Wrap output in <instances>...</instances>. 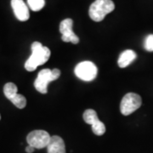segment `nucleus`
<instances>
[{
  "label": "nucleus",
  "instance_id": "obj_13",
  "mask_svg": "<svg viewBox=\"0 0 153 153\" xmlns=\"http://www.w3.org/2000/svg\"><path fill=\"white\" fill-rule=\"evenodd\" d=\"M10 101L19 109H23L27 105V99L20 94H17L15 97L11 99Z\"/></svg>",
  "mask_w": 153,
  "mask_h": 153
},
{
  "label": "nucleus",
  "instance_id": "obj_17",
  "mask_svg": "<svg viewBox=\"0 0 153 153\" xmlns=\"http://www.w3.org/2000/svg\"><path fill=\"white\" fill-rule=\"evenodd\" d=\"M0 119H1V117H0Z\"/></svg>",
  "mask_w": 153,
  "mask_h": 153
},
{
  "label": "nucleus",
  "instance_id": "obj_2",
  "mask_svg": "<svg viewBox=\"0 0 153 153\" xmlns=\"http://www.w3.org/2000/svg\"><path fill=\"white\" fill-rule=\"evenodd\" d=\"M114 9L115 4L111 0H95L89 7L88 15L94 22H100Z\"/></svg>",
  "mask_w": 153,
  "mask_h": 153
},
{
  "label": "nucleus",
  "instance_id": "obj_15",
  "mask_svg": "<svg viewBox=\"0 0 153 153\" xmlns=\"http://www.w3.org/2000/svg\"><path fill=\"white\" fill-rule=\"evenodd\" d=\"M145 49L149 52H153V34L148 35L145 40Z\"/></svg>",
  "mask_w": 153,
  "mask_h": 153
},
{
  "label": "nucleus",
  "instance_id": "obj_4",
  "mask_svg": "<svg viewBox=\"0 0 153 153\" xmlns=\"http://www.w3.org/2000/svg\"><path fill=\"white\" fill-rule=\"evenodd\" d=\"M142 104L141 97L135 93H128L124 95L120 104L121 113L128 116L138 110Z\"/></svg>",
  "mask_w": 153,
  "mask_h": 153
},
{
  "label": "nucleus",
  "instance_id": "obj_12",
  "mask_svg": "<svg viewBox=\"0 0 153 153\" xmlns=\"http://www.w3.org/2000/svg\"><path fill=\"white\" fill-rule=\"evenodd\" d=\"M4 93L6 98L10 100L13 97H15L17 94V86L13 82H8L4 87Z\"/></svg>",
  "mask_w": 153,
  "mask_h": 153
},
{
  "label": "nucleus",
  "instance_id": "obj_14",
  "mask_svg": "<svg viewBox=\"0 0 153 153\" xmlns=\"http://www.w3.org/2000/svg\"><path fill=\"white\" fill-rule=\"evenodd\" d=\"M29 8L33 11L41 10L45 5L44 0H27Z\"/></svg>",
  "mask_w": 153,
  "mask_h": 153
},
{
  "label": "nucleus",
  "instance_id": "obj_5",
  "mask_svg": "<svg viewBox=\"0 0 153 153\" xmlns=\"http://www.w3.org/2000/svg\"><path fill=\"white\" fill-rule=\"evenodd\" d=\"M75 75L79 79L86 82H90L97 76V67L91 61H82L75 67Z\"/></svg>",
  "mask_w": 153,
  "mask_h": 153
},
{
  "label": "nucleus",
  "instance_id": "obj_3",
  "mask_svg": "<svg viewBox=\"0 0 153 153\" xmlns=\"http://www.w3.org/2000/svg\"><path fill=\"white\" fill-rule=\"evenodd\" d=\"M60 76V71L55 69H43L38 72V76L34 82V87L39 93L47 94L48 85L50 82L55 81Z\"/></svg>",
  "mask_w": 153,
  "mask_h": 153
},
{
  "label": "nucleus",
  "instance_id": "obj_11",
  "mask_svg": "<svg viewBox=\"0 0 153 153\" xmlns=\"http://www.w3.org/2000/svg\"><path fill=\"white\" fill-rule=\"evenodd\" d=\"M136 53L132 49H127L123 51L119 56L117 64L121 68H125L128 65H130L134 60L136 59Z\"/></svg>",
  "mask_w": 153,
  "mask_h": 153
},
{
  "label": "nucleus",
  "instance_id": "obj_9",
  "mask_svg": "<svg viewBox=\"0 0 153 153\" xmlns=\"http://www.w3.org/2000/svg\"><path fill=\"white\" fill-rule=\"evenodd\" d=\"M11 6L15 16L19 21L26 22L29 19V10L23 0H11Z\"/></svg>",
  "mask_w": 153,
  "mask_h": 153
},
{
  "label": "nucleus",
  "instance_id": "obj_8",
  "mask_svg": "<svg viewBox=\"0 0 153 153\" xmlns=\"http://www.w3.org/2000/svg\"><path fill=\"white\" fill-rule=\"evenodd\" d=\"M73 22L71 19H65L60 24V32L62 34L61 39L66 43L76 44L79 43V38L72 31Z\"/></svg>",
  "mask_w": 153,
  "mask_h": 153
},
{
  "label": "nucleus",
  "instance_id": "obj_10",
  "mask_svg": "<svg viewBox=\"0 0 153 153\" xmlns=\"http://www.w3.org/2000/svg\"><path fill=\"white\" fill-rule=\"evenodd\" d=\"M48 153H66L65 142L62 138L54 135L50 138V141L47 146Z\"/></svg>",
  "mask_w": 153,
  "mask_h": 153
},
{
  "label": "nucleus",
  "instance_id": "obj_16",
  "mask_svg": "<svg viewBox=\"0 0 153 153\" xmlns=\"http://www.w3.org/2000/svg\"><path fill=\"white\" fill-rule=\"evenodd\" d=\"M34 150H35V148L33 147V146H29V145H28V146H27V148H26V152L27 153H33V152H34Z\"/></svg>",
  "mask_w": 153,
  "mask_h": 153
},
{
  "label": "nucleus",
  "instance_id": "obj_6",
  "mask_svg": "<svg viewBox=\"0 0 153 153\" xmlns=\"http://www.w3.org/2000/svg\"><path fill=\"white\" fill-rule=\"evenodd\" d=\"M51 136L47 131L44 130H33L28 134L27 141L29 146H32L35 149H42L47 147L50 141Z\"/></svg>",
  "mask_w": 153,
  "mask_h": 153
},
{
  "label": "nucleus",
  "instance_id": "obj_1",
  "mask_svg": "<svg viewBox=\"0 0 153 153\" xmlns=\"http://www.w3.org/2000/svg\"><path fill=\"white\" fill-rule=\"evenodd\" d=\"M50 50L39 42L32 44V55L25 63V68L28 71H33L38 66H42L49 60Z\"/></svg>",
  "mask_w": 153,
  "mask_h": 153
},
{
  "label": "nucleus",
  "instance_id": "obj_7",
  "mask_svg": "<svg viewBox=\"0 0 153 153\" xmlns=\"http://www.w3.org/2000/svg\"><path fill=\"white\" fill-rule=\"evenodd\" d=\"M83 120L84 122L92 126V131L94 134L100 136L103 135L105 132V126L99 120L97 112L93 109H88L83 113Z\"/></svg>",
  "mask_w": 153,
  "mask_h": 153
}]
</instances>
